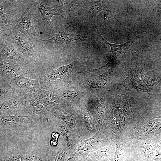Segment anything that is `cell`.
Here are the masks:
<instances>
[{
	"mask_svg": "<svg viewBox=\"0 0 161 161\" xmlns=\"http://www.w3.org/2000/svg\"><path fill=\"white\" fill-rule=\"evenodd\" d=\"M140 99L135 93L121 90L117 102L102 126L104 134L117 143L121 141L142 117L143 109Z\"/></svg>",
	"mask_w": 161,
	"mask_h": 161,
	"instance_id": "obj_1",
	"label": "cell"
},
{
	"mask_svg": "<svg viewBox=\"0 0 161 161\" xmlns=\"http://www.w3.org/2000/svg\"><path fill=\"white\" fill-rule=\"evenodd\" d=\"M66 25L58 29L52 38L47 39H40L35 42L34 48L35 52H46L48 51L73 43L90 41L91 39L69 31Z\"/></svg>",
	"mask_w": 161,
	"mask_h": 161,
	"instance_id": "obj_2",
	"label": "cell"
},
{
	"mask_svg": "<svg viewBox=\"0 0 161 161\" xmlns=\"http://www.w3.org/2000/svg\"><path fill=\"white\" fill-rule=\"evenodd\" d=\"M0 34L6 31L12 21L31 7L29 0H0Z\"/></svg>",
	"mask_w": 161,
	"mask_h": 161,
	"instance_id": "obj_3",
	"label": "cell"
},
{
	"mask_svg": "<svg viewBox=\"0 0 161 161\" xmlns=\"http://www.w3.org/2000/svg\"><path fill=\"white\" fill-rule=\"evenodd\" d=\"M76 64L74 61L55 69L50 67L39 69L38 79L41 88L52 92L56 84L64 82L69 77Z\"/></svg>",
	"mask_w": 161,
	"mask_h": 161,
	"instance_id": "obj_4",
	"label": "cell"
},
{
	"mask_svg": "<svg viewBox=\"0 0 161 161\" xmlns=\"http://www.w3.org/2000/svg\"><path fill=\"white\" fill-rule=\"evenodd\" d=\"M111 141L100 128L92 137L86 139H81L76 151L69 161H85L90 153Z\"/></svg>",
	"mask_w": 161,
	"mask_h": 161,
	"instance_id": "obj_5",
	"label": "cell"
},
{
	"mask_svg": "<svg viewBox=\"0 0 161 161\" xmlns=\"http://www.w3.org/2000/svg\"><path fill=\"white\" fill-rule=\"evenodd\" d=\"M4 32L18 51L29 62L39 67L38 56L32 42L23 34L11 26Z\"/></svg>",
	"mask_w": 161,
	"mask_h": 161,
	"instance_id": "obj_6",
	"label": "cell"
},
{
	"mask_svg": "<svg viewBox=\"0 0 161 161\" xmlns=\"http://www.w3.org/2000/svg\"><path fill=\"white\" fill-rule=\"evenodd\" d=\"M32 6L27 10L18 18L13 20L10 26L22 33L33 43L41 39L40 35L35 30Z\"/></svg>",
	"mask_w": 161,
	"mask_h": 161,
	"instance_id": "obj_7",
	"label": "cell"
},
{
	"mask_svg": "<svg viewBox=\"0 0 161 161\" xmlns=\"http://www.w3.org/2000/svg\"><path fill=\"white\" fill-rule=\"evenodd\" d=\"M39 67L33 65L24 66L18 63H10L0 60V83L7 84L13 79L21 75L36 72Z\"/></svg>",
	"mask_w": 161,
	"mask_h": 161,
	"instance_id": "obj_8",
	"label": "cell"
},
{
	"mask_svg": "<svg viewBox=\"0 0 161 161\" xmlns=\"http://www.w3.org/2000/svg\"><path fill=\"white\" fill-rule=\"evenodd\" d=\"M29 1L31 5L39 11L41 16H39V22L41 23L44 28L47 30L52 29L51 19L55 15H60L66 20L64 15L60 11V8L52 0Z\"/></svg>",
	"mask_w": 161,
	"mask_h": 161,
	"instance_id": "obj_9",
	"label": "cell"
},
{
	"mask_svg": "<svg viewBox=\"0 0 161 161\" xmlns=\"http://www.w3.org/2000/svg\"><path fill=\"white\" fill-rule=\"evenodd\" d=\"M7 59L15 60L23 65L35 66L29 62L18 51L9 37L4 32L0 34V60Z\"/></svg>",
	"mask_w": 161,
	"mask_h": 161,
	"instance_id": "obj_10",
	"label": "cell"
},
{
	"mask_svg": "<svg viewBox=\"0 0 161 161\" xmlns=\"http://www.w3.org/2000/svg\"><path fill=\"white\" fill-rule=\"evenodd\" d=\"M13 88L16 95L26 96L41 88L38 79H32L21 75L12 79L9 83Z\"/></svg>",
	"mask_w": 161,
	"mask_h": 161,
	"instance_id": "obj_11",
	"label": "cell"
},
{
	"mask_svg": "<svg viewBox=\"0 0 161 161\" xmlns=\"http://www.w3.org/2000/svg\"><path fill=\"white\" fill-rule=\"evenodd\" d=\"M26 110L35 121L47 120L50 110L40 101L31 96H27L25 102Z\"/></svg>",
	"mask_w": 161,
	"mask_h": 161,
	"instance_id": "obj_12",
	"label": "cell"
},
{
	"mask_svg": "<svg viewBox=\"0 0 161 161\" xmlns=\"http://www.w3.org/2000/svg\"><path fill=\"white\" fill-rule=\"evenodd\" d=\"M95 27L104 42L110 47L112 53L111 60L107 64L101 67L95 69L94 71L95 72H97L102 68L107 67L108 65H112V66L114 64H117L116 60L117 57L121 54L126 53L133 44L141 37V35L139 34H136L133 35L125 43L120 44H113L107 41L101 35L99 30L96 27Z\"/></svg>",
	"mask_w": 161,
	"mask_h": 161,
	"instance_id": "obj_13",
	"label": "cell"
},
{
	"mask_svg": "<svg viewBox=\"0 0 161 161\" xmlns=\"http://www.w3.org/2000/svg\"><path fill=\"white\" fill-rule=\"evenodd\" d=\"M26 97L24 95H15L7 101L0 103V116L18 115L21 111L26 110Z\"/></svg>",
	"mask_w": 161,
	"mask_h": 161,
	"instance_id": "obj_14",
	"label": "cell"
},
{
	"mask_svg": "<svg viewBox=\"0 0 161 161\" xmlns=\"http://www.w3.org/2000/svg\"><path fill=\"white\" fill-rule=\"evenodd\" d=\"M55 121L58 126L61 134L66 143V148L73 154L76 151L81 139L78 133L62 122L58 121Z\"/></svg>",
	"mask_w": 161,
	"mask_h": 161,
	"instance_id": "obj_15",
	"label": "cell"
},
{
	"mask_svg": "<svg viewBox=\"0 0 161 161\" xmlns=\"http://www.w3.org/2000/svg\"><path fill=\"white\" fill-rule=\"evenodd\" d=\"M116 143L112 141L90 153L85 161H109L113 158Z\"/></svg>",
	"mask_w": 161,
	"mask_h": 161,
	"instance_id": "obj_16",
	"label": "cell"
},
{
	"mask_svg": "<svg viewBox=\"0 0 161 161\" xmlns=\"http://www.w3.org/2000/svg\"><path fill=\"white\" fill-rule=\"evenodd\" d=\"M32 97L38 100L49 109L60 106V102L53 92L40 88L30 95Z\"/></svg>",
	"mask_w": 161,
	"mask_h": 161,
	"instance_id": "obj_17",
	"label": "cell"
},
{
	"mask_svg": "<svg viewBox=\"0 0 161 161\" xmlns=\"http://www.w3.org/2000/svg\"><path fill=\"white\" fill-rule=\"evenodd\" d=\"M101 11L104 12V21L106 23L109 14H111L123 28V26L117 18L111 12L103 0H94L91 2L89 13L93 18H95Z\"/></svg>",
	"mask_w": 161,
	"mask_h": 161,
	"instance_id": "obj_18",
	"label": "cell"
},
{
	"mask_svg": "<svg viewBox=\"0 0 161 161\" xmlns=\"http://www.w3.org/2000/svg\"><path fill=\"white\" fill-rule=\"evenodd\" d=\"M117 65V64H114L105 73L91 80L88 84L89 86L96 89L104 86L107 83Z\"/></svg>",
	"mask_w": 161,
	"mask_h": 161,
	"instance_id": "obj_19",
	"label": "cell"
},
{
	"mask_svg": "<svg viewBox=\"0 0 161 161\" xmlns=\"http://www.w3.org/2000/svg\"><path fill=\"white\" fill-rule=\"evenodd\" d=\"M0 123L4 125H9L20 123H32L34 122L32 117L30 115L27 116L7 115L0 116Z\"/></svg>",
	"mask_w": 161,
	"mask_h": 161,
	"instance_id": "obj_20",
	"label": "cell"
},
{
	"mask_svg": "<svg viewBox=\"0 0 161 161\" xmlns=\"http://www.w3.org/2000/svg\"><path fill=\"white\" fill-rule=\"evenodd\" d=\"M105 111V99L102 98L96 106L94 113L95 119L99 129L103 124Z\"/></svg>",
	"mask_w": 161,
	"mask_h": 161,
	"instance_id": "obj_21",
	"label": "cell"
},
{
	"mask_svg": "<svg viewBox=\"0 0 161 161\" xmlns=\"http://www.w3.org/2000/svg\"><path fill=\"white\" fill-rule=\"evenodd\" d=\"M0 103L7 101L16 95L13 88L9 84L0 83Z\"/></svg>",
	"mask_w": 161,
	"mask_h": 161,
	"instance_id": "obj_22",
	"label": "cell"
},
{
	"mask_svg": "<svg viewBox=\"0 0 161 161\" xmlns=\"http://www.w3.org/2000/svg\"><path fill=\"white\" fill-rule=\"evenodd\" d=\"M112 161H130L129 152L121 145L116 143L114 156Z\"/></svg>",
	"mask_w": 161,
	"mask_h": 161,
	"instance_id": "obj_23",
	"label": "cell"
},
{
	"mask_svg": "<svg viewBox=\"0 0 161 161\" xmlns=\"http://www.w3.org/2000/svg\"><path fill=\"white\" fill-rule=\"evenodd\" d=\"M78 89L74 87H66L60 91V96L65 100L73 98L78 95Z\"/></svg>",
	"mask_w": 161,
	"mask_h": 161,
	"instance_id": "obj_24",
	"label": "cell"
},
{
	"mask_svg": "<svg viewBox=\"0 0 161 161\" xmlns=\"http://www.w3.org/2000/svg\"><path fill=\"white\" fill-rule=\"evenodd\" d=\"M72 155L66 148H60L54 156V161H69Z\"/></svg>",
	"mask_w": 161,
	"mask_h": 161,
	"instance_id": "obj_25",
	"label": "cell"
},
{
	"mask_svg": "<svg viewBox=\"0 0 161 161\" xmlns=\"http://www.w3.org/2000/svg\"><path fill=\"white\" fill-rule=\"evenodd\" d=\"M39 157L32 154H25L21 155V161H38Z\"/></svg>",
	"mask_w": 161,
	"mask_h": 161,
	"instance_id": "obj_26",
	"label": "cell"
},
{
	"mask_svg": "<svg viewBox=\"0 0 161 161\" xmlns=\"http://www.w3.org/2000/svg\"><path fill=\"white\" fill-rule=\"evenodd\" d=\"M3 158L4 161H21V155L17 154H10Z\"/></svg>",
	"mask_w": 161,
	"mask_h": 161,
	"instance_id": "obj_27",
	"label": "cell"
},
{
	"mask_svg": "<svg viewBox=\"0 0 161 161\" xmlns=\"http://www.w3.org/2000/svg\"><path fill=\"white\" fill-rule=\"evenodd\" d=\"M38 161H52L50 158L45 155H41L39 158Z\"/></svg>",
	"mask_w": 161,
	"mask_h": 161,
	"instance_id": "obj_28",
	"label": "cell"
},
{
	"mask_svg": "<svg viewBox=\"0 0 161 161\" xmlns=\"http://www.w3.org/2000/svg\"><path fill=\"white\" fill-rule=\"evenodd\" d=\"M156 8L157 11L161 15V1L158 2L156 5Z\"/></svg>",
	"mask_w": 161,
	"mask_h": 161,
	"instance_id": "obj_29",
	"label": "cell"
},
{
	"mask_svg": "<svg viewBox=\"0 0 161 161\" xmlns=\"http://www.w3.org/2000/svg\"><path fill=\"white\" fill-rule=\"evenodd\" d=\"M112 161V160H111V161Z\"/></svg>",
	"mask_w": 161,
	"mask_h": 161,
	"instance_id": "obj_30",
	"label": "cell"
}]
</instances>
